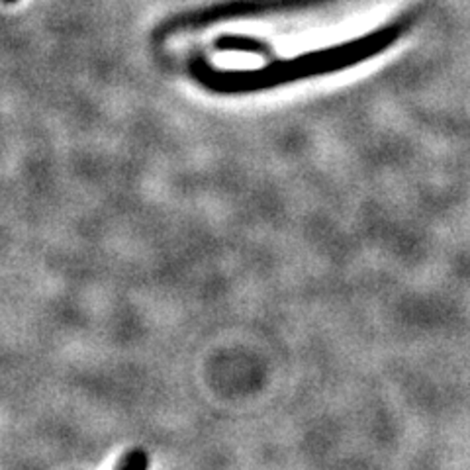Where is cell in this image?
Listing matches in <instances>:
<instances>
[{
	"mask_svg": "<svg viewBox=\"0 0 470 470\" xmlns=\"http://www.w3.org/2000/svg\"><path fill=\"white\" fill-rule=\"evenodd\" d=\"M218 47L220 50H235V52H253V53H267L268 50H265V45L257 43L255 40H247V38H221L218 40Z\"/></svg>",
	"mask_w": 470,
	"mask_h": 470,
	"instance_id": "obj_1",
	"label": "cell"
},
{
	"mask_svg": "<svg viewBox=\"0 0 470 470\" xmlns=\"http://www.w3.org/2000/svg\"><path fill=\"white\" fill-rule=\"evenodd\" d=\"M116 470H149V455L146 449L127 451L122 461L118 463Z\"/></svg>",
	"mask_w": 470,
	"mask_h": 470,
	"instance_id": "obj_2",
	"label": "cell"
},
{
	"mask_svg": "<svg viewBox=\"0 0 470 470\" xmlns=\"http://www.w3.org/2000/svg\"><path fill=\"white\" fill-rule=\"evenodd\" d=\"M6 5H14V3H18V0H5Z\"/></svg>",
	"mask_w": 470,
	"mask_h": 470,
	"instance_id": "obj_3",
	"label": "cell"
}]
</instances>
